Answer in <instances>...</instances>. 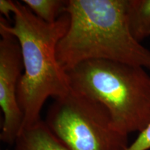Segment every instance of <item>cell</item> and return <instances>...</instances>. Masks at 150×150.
<instances>
[{
    "label": "cell",
    "instance_id": "7",
    "mask_svg": "<svg viewBox=\"0 0 150 150\" xmlns=\"http://www.w3.org/2000/svg\"><path fill=\"white\" fill-rule=\"evenodd\" d=\"M127 20L131 34L141 42L150 36V0H127Z\"/></svg>",
    "mask_w": 150,
    "mask_h": 150
},
{
    "label": "cell",
    "instance_id": "1",
    "mask_svg": "<svg viewBox=\"0 0 150 150\" xmlns=\"http://www.w3.org/2000/svg\"><path fill=\"white\" fill-rule=\"evenodd\" d=\"M127 0H67L70 24L57 46L66 71L90 60L120 62L150 70V50L131 34Z\"/></svg>",
    "mask_w": 150,
    "mask_h": 150
},
{
    "label": "cell",
    "instance_id": "8",
    "mask_svg": "<svg viewBox=\"0 0 150 150\" xmlns=\"http://www.w3.org/2000/svg\"><path fill=\"white\" fill-rule=\"evenodd\" d=\"M35 16L47 23H54L64 13L66 1L23 0L22 1Z\"/></svg>",
    "mask_w": 150,
    "mask_h": 150
},
{
    "label": "cell",
    "instance_id": "3",
    "mask_svg": "<svg viewBox=\"0 0 150 150\" xmlns=\"http://www.w3.org/2000/svg\"><path fill=\"white\" fill-rule=\"evenodd\" d=\"M71 89L100 103L118 130L142 132L150 123V76L144 67L90 60L65 71Z\"/></svg>",
    "mask_w": 150,
    "mask_h": 150
},
{
    "label": "cell",
    "instance_id": "4",
    "mask_svg": "<svg viewBox=\"0 0 150 150\" xmlns=\"http://www.w3.org/2000/svg\"><path fill=\"white\" fill-rule=\"evenodd\" d=\"M46 125L67 150H127L128 135L116 128L100 103L73 91L54 99Z\"/></svg>",
    "mask_w": 150,
    "mask_h": 150
},
{
    "label": "cell",
    "instance_id": "10",
    "mask_svg": "<svg viewBox=\"0 0 150 150\" xmlns=\"http://www.w3.org/2000/svg\"><path fill=\"white\" fill-rule=\"evenodd\" d=\"M15 1L0 0V12L7 19H10L11 14L13 13Z\"/></svg>",
    "mask_w": 150,
    "mask_h": 150
},
{
    "label": "cell",
    "instance_id": "2",
    "mask_svg": "<svg viewBox=\"0 0 150 150\" xmlns=\"http://www.w3.org/2000/svg\"><path fill=\"white\" fill-rule=\"evenodd\" d=\"M13 15L12 25L1 17L0 31L16 37L21 48L24 72L18 97L24 114L23 131L42 120L41 110L49 97L59 98L71 91L57 58L58 44L68 29L70 18L64 13L54 23H47L18 1Z\"/></svg>",
    "mask_w": 150,
    "mask_h": 150
},
{
    "label": "cell",
    "instance_id": "9",
    "mask_svg": "<svg viewBox=\"0 0 150 150\" xmlns=\"http://www.w3.org/2000/svg\"><path fill=\"white\" fill-rule=\"evenodd\" d=\"M150 149V123L149 125L140 132L137 138L127 150H149Z\"/></svg>",
    "mask_w": 150,
    "mask_h": 150
},
{
    "label": "cell",
    "instance_id": "5",
    "mask_svg": "<svg viewBox=\"0 0 150 150\" xmlns=\"http://www.w3.org/2000/svg\"><path fill=\"white\" fill-rule=\"evenodd\" d=\"M0 106L4 115L0 138L4 143L13 145L24 122L18 97L24 65L16 38L4 31H0Z\"/></svg>",
    "mask_w": 150,
    "mask_h": 150
},
{
    "label": "cell",
    "instance_id": "6",
    "mask_svg": "<svg viewBox=\"0 0 150 150\" xmlns=\"http://www.w3.org/2000/svg\"><path fill=\"white\" fill-rule=\"evenodd\" d=\"M11 150H67L44 121L22 131Z\"/></svg>",
    "mask_w": 150,
    "mask_h": 150
}]
</instances>
